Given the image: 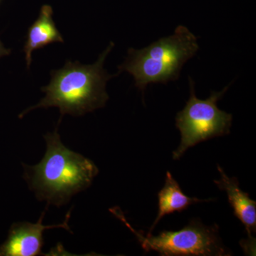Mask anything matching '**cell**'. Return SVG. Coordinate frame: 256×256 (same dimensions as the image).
Here are the masks:
<instances>
[{"instance_id":"obj_1","label":"cell","mask_w":256,"mask_h":256,"mask_svg":"<svg viewBox=\"0 0 256 256\" xmlns=\"http://www.w3.org/2000/svg\"><path fill=\"white\" fill-rule=\"evenodd\" d=\"M44 138L46 154L36 166L23 164L24 178L40 201L60 207L90 186L99 170L92 160L64 146L58 128Z\"/></svg>"},{"instance_id":"obj_2","label":"cell","mask_w":256,"mask_h":256,"mask_svg":"<svg viewBox=\"0 0 256 256\" xmlns=\"http://www.w3.org/2000/svg\"><path fill=\"white\" fill-rule=\"evenodd\" d=\"M114 46V42H111L92 65L68 62L63 68L53 70L50 84L42 88L46 94L44 98L24 111L20 118L38 108H58L62 118L66 114L82 116L105 107L109 100L106 84L114 76L108 74L104 66Z\"/></svg>"},{"instance_id":"obj_3","label":"cell","mask_w":256,"mask_h":256,"mask_svg":"<svg viewBox=\"0 0 256 256\" xmlns=\"http://www.w3.org/2000/svg\"><path fill=\"white\" fill-rule=\"evenodd\" d=\"M200 50L198 38L186 26L180 25L174 34L160 38L142 50L130 48L120 73L132 76L136 86L144 94L149 84L178 80L184 66Z\"/></svg>"},{"instance_id":"obj_4","label":"cell","mask_w":256,"mask_h":256,"mask_svg":"<svg viewBox=\"0 0 256 256\" xmlns=\"http://www.w3.org/2000/svg\"><path fill=\"white\" fill-rule=\"evenodd\" d=\"M188 79L190 98L176 117V127L181 132L182 140L173 152L174 160L181 159L190 148L200 143L230 134L233 122V116L217 106L229 86L220 92H212L206 100H200L196 96L194 82L190 77Z\"/></svg>"},{"instance_id":"obj_5","label":"cell","mask_w":256,"mask_h":256,"mask_svg":"<svg viewBox=\"0 0 256 256\" xmlns=\"http://www.w3.org/2000/svg\"><path fill=\"white\" fill-rule=\"evenodd\" d=\"M110 212L136 234L146 252H156L163 256L230 255L222 244L217 226H207L201 220H193L178 232H162L158 236L152 234L144 236L131 226L120 208H114Z\"/></svg>"},{"instance_id":"obj_6","label":"cell","mask_w":256,"mask_h":256,"mask_svg":"<svg viewBox=\"0 0 256 256\" xmlns=\"http://www.w3.org/2000/svg\"><path fill=\"white\" fill-rule=\"evenodd\" d=\"M45 212L36 224L22 222L13 224L10 228L8 240L0 246V256H37L44 255L42 252L44 233L52 228H64L72 232L68 222L70 212L62 224L44 226L43 224Z\"/></svg>"},{"instance_id":"obj_7","label":"cell","mask_w":256,"mask_h":256,"mask_svg":"<svg viewBox=\"0 0 256 256\" xmlns=\"http://www.w3.org/2000/svg\"><path fill=\"white\" fill-rule=\"evenodd\" d=\"M218 170L222 178L214 183L220 190L226 192L234 215L245 226L249 239H254L252 235L256 230V202L250 198L248 194L242 191L236 178H228L220 165Z\"/></svg>"},{"instance_id":"obj_8","label":"cell","mask_w":256,"mask_h":256,"mask_svg":"<svg viewBox=\"0 0 256 256\" xmlns=\"http://www.w3.org/2000/svg\"><path fill=\"white\" fill-rule=\"evenodd\" d=\"M52 6L45 5L42 8L38 20L28 30L26 44L24 48L28 68L32 62V54L36 50L44 48L50 44L64 43L62 35L56 26Z\"/></svg>"},{"instance_id":"obj_9","label":"cell","mask_w":256,"mask_h":256,"mask_svg":"<svg viewBox=\"0 0 256 256\" xmlns=\"http://www.w3.org/2000/svg\"><path fill=\"white\" fill-rule=\"evenodd\" d=\"M159 212L154 224L150 229L149 234L152 233L160 220L166 215L175 212H182L188 210L191 205L213 201L214 200H198L195 197H188L184 194L178 182L170 172H166V182L164 188L158 194Z\"/></svg>"},{"instance_id":"obj_10","label":"cell","mask_w":256,"mask_h":256,"mask_svg":"<svg viewBox=\"0 0 256 256\" xmlns=\"http://www.w3.org/2000/svg\"><path fill=\"white\" fill-rule=\"evenodd\" d=\"M10 53H11V50L5 48L4 46H3L2 43L0 41V58L4 56L10 54Z\"/></svg>"}]
</instances>
